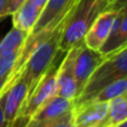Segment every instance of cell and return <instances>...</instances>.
<instances>
[{"label":"cell","instance_id":"9","mask_svg":"<svg viewBox=\"0 0 127 127\" xmlns=\"http://www.w3.org/2000/svg\"><path fill=\"white\" fill-rule=\"evenodd\" d=\"M108 110V101L88 103L72 108L75 127H97Z\"/></svg>","mask_w":127,"mask_h":127},{"label":"cell","instance_id":"13","mask_svg":"<svg viewBox=\"0 0 127 127\" xmlns=\"http://www.w3.org/2000/svg\"><path fill=\"white\" fill-rule=\"evenodd\" d=\"M127 119V92L108 101L106 116L97 127H115Z\"/></svg>","mask_w":127,"mask_h":127},{"label":"cell","instance_id":"23","mask_svg":"<svg viewBox=\"0 0 127 127\" xmlns=\"http://www.w3.org/2000/svg\"><path fill=\"white\" fill-rule=\"evenodd\" d=\"M115 127H127V119L126 121H124V122H122L121 124H118V125L115 126Z\"/></svg>","mask_w":127,"mask_h":127},{"label":"cell","instance_id":"15","mask_svg":"<svg viewBox=\"0 0 127 127\" xmlns=\"http://www.w3.org/2000/svg\"><path fill=\"white\" fill-rule=\"evenodd\" d=\"M27 36H28V32L12 27L10 31L3 37V39L0 41V56L7 55L13 51H20Z\"/></svg>","mask_w":127,"mask_h":127},{"label":"cell","instance_id":"25","mask_svg":"<svg viewBox=\"0 0 127 127\" xmlns=\"http://www.w3.org/2000/svg\"><path fill=\"white\" fill-rule=\"evenodd\" d=\"M124 47H127V44H126V45H125V46H124ZM124 47H123V48H124ZM121 49H122V48H121Z\"/></svg>","mask_w":127,"mask_h":127},{"label":"cell","instance_id":"10","mask_svg":"<svg viewBox=\"0 0 127 127\" xmlns=\"http://www.w3.org/2000/svg\"><path fill=\"white\" fill-rule=\"evenodd\" d=\"M117 11L118 13L109 36L99 49V53H101L104 56L116 53L127 44V11Z\"/></svg>","mask_w":127,"mask_h":127},{"label":"cell","instance_id":"3","mask_svg":"<svg viewBox=\"0 0 127 127\" xmlns=\"http://www.w3.org/2000/svg\"><path fill=\"white\" fill-rule=\"evenodd\" d=\"M127 77V47L106 56L96 68L79 96L74 100V107L81 105L103 87Z\"/></svg>","mask_w":127,"mask_h":127},{"label":"cell","instance_id":"22","mask_svg":"<svg viewBox=\"0 0 127 127\" xmlns=\"http://www.w3.org/2000/svg\"><path fill=\"white\" fill-rule=\"evenodd\" d=\"M6 3L7 0H0V21L6 18L4 16V9H6Z\"/></svg>","mask_w":127,"mask_h":127},{"label":"cell","instance_id":"17","mask_svg":"<svg viewBox=\"0 0 127 127\" xmlns=\"http://www.w3.org/2000/svg\"><path fill=\"white\" fill-rule=\"evenodd\" d=\"M18 56H19V51H13V53L0 56V78L8 80L18 59Z\"/></svg>","mask_w":127,"mask_h":127},{"label":"cell","instance_id":"12","mask_svg":"<svg viewBox=\"0 0 127 127\" xmlns=\"http://www.w3.org/2000/svg\"><path fill=\"white\" fill-rule=\"evenodd\" d=\"M41 13V9L33 6L29 0H26L15 12L11 15L12 27L22 31L30 32Z\"/></svg>","mask_w":127,"mask_h":127},{"label":"cell","instance_id":"7","mask_svg":"<svg viewBox=\"0 0 127 127\" xmlns=\"http://www.w3.org/2000/svg\"><path fill=\"white\" fill-rule=\"evenodd\" d=\"M81 42V41H80ZM80 42L72 46L69 50L66 51V56L59 64L57 71V89L56 95L64 98L75 100L77 97V84L74 74V62Z\"/></svg>","mask_w":127,"mask_h":127},{"label":"cell","instance_id":"11","mask_svg":"<svg viewBox=\"0 0 127 127\" xmlns=\"http://www.w3.org/2000/svg\"><path fill=\"white\" fill-rule=\"evenodd\" d=\"M72 108H74V100L55 95L51 98H49L45 104H42L29 119L41 121V119L56 118V117H59L70 112Z\"/></svg>","mask_w":127,"mask_h":127},{"label":"cell","instance_id":"18","mask_svg":"<svg viewBox=\"0 0 127 127\" xmlns=\"http://www.w3.org/2000/svg\"><path fill=\"white\" fill-rule=\"evenodd\" d=\"M25 1L26 0H7L6 9H4V16H6V18L12 15Z\"/></svg>","mask_w":127,"mask_h":127},{"label":"cell","instance_id":"21","mask_svg":"<svg viewBox=\"0 0 127 127\" xmlns=\"http://www.w3.org/2000/svg\"><path fill=\"white\" fill-rule=\"evenodd\" d=\"M29 1H30L33 6L37 7V8L41 9V11H42V9L45 8V6H46V3H47L48 0H29Z\"/></svg>","mask_w":127,"mask_h":127},{"label":"cell","instance_id":"8","mask_svg":"<svg viewBox=\"0 0 127 127\" xmlns=\"http://www.w3.org/2000/svg\"><path fill=\"white\" fill-rule=\"evenodd\" d=\"M117 13L118 11L115 9L107 8L94 20V22L89 27L83 39L84 44L88 48L99 51L100 47L103 46L107 37L109 36L110 30L114 26L115 19L117 17Z\"/></svg>","mask_w":127,"mask_h":127},{"label":"cell","instance_id":"19","mask_svg":"<svg viewBox=\"0 0 127 127\" xmlns=\"http://www.w3.org/2000/svg\"><path fill=\"white\" fill-rule=\"evenodd\" d=\"M109 8L115 9V10L127 11V0H116L113 4H110Z\"/></svg>","mask_w":127,"mask_h":127},{"label":"cell","instance_id":"16","mask_svg":"<svg viewBox=\"0 0 127 127\" xmlns=\"http://www.w3.org/2000/svg\"><path fill=\"white\" fill-rule=\"evenodd\" d=\"M24 127H75L74 125V113L72 109L56 118L32 121L29 119Z\"/></svg>","mask_w":127,"mask_h":127},{"label":"cell","instance_id":"20","mask_svg":"<svg viewBox=\"0 0 127 127\" xmlns=\"http://www.w3.org/2000/svg\"><path fill=\"white\" fill-rule=\"evenodd\" d=\"M0 127H8L6 119H4V115H3V107H2V101L0 98Z\"/></svg>","mask_w":127,"mask_h":127},{"label":"cell","instance_id":"2","mask_svg":"<svg viewBox=\"0 0 127 127\" xmlns=\"http://www.w3.org/2000/svg\"><path fill=\"white\" fill-rule=\"evenodd\" d=\"M66 20L67 18L60 25H58L49 37H47L31 51L30 56L22 66L20 76L26 81L29 93L33 89L39 79L46 74L49 67L55 63L56 57L59 53V44Z\"/></svg>","mask_w":127,"mask_h":127},{"label":"cell","instance_id":"5","mask_svg":"<svg viewBox=\"0 0 127 127\" xmlns=\"http://www.w3.org/2000/svg\"><path fill=\"white\" fill-rule=\"evenodd\" d=\"M105 58L106 56H104L101 53L88 48L84 44V41L80 42V46L74 62V74L77 84V94H78L77 97L79 96L87 81L89 80L93 72L103 63Z\"/></svg>","mask_w":127,"mask_h":127},{"label":"cell","instance_id":"24","mask_svg":"<svg viewBox=\"0 0 127 127\" xmlns=\"http://www.w3.org/2000/svg\"><path fill=\"white\" fill-rule=\"evenodd\" d=\"M115 1H116V0H108V2H109V6H110V4H113V3H114Z\"/></svg>","mask_w":127,"mask_h":127},{"label":"cell","instance_id":"1","mask_svg":"<svg viewBox=\"0 0 127 127\" xmlns=\"http://www.w3.org/2000/svg\"><path fill=\"white\" fill-rule=\"evenodd\" d=\"M109 8L108 0H76L64 26L59 53H66L83 41L94 20Z\"/></svg>","mask_w":127,"mask_h":127},{"label":"cell","instance_id":"14","mask_svg":"<svg viewBox=\"0 0 127 127\" xmlns=\"http://www.w3.org/2000/svg\"><path fill=\"white\" fill-rule=\"evenodd\" d=\"M127 92V77L125 78L118 79V80L114 81V83L109 84V85L103 87L101 89H99L98 92H96L90 98H88L85 103H83L81 105H85L88 103H99V101H109L113 98L119 96V95L124 94ZM79 105V106H81ZM78 107V106H76Z\"/></svg>","mask_w":127,"mask_h":127},{"label":"cell","instance_id":"6","mask_svg":"<svg viewBox=\"0 0 127 127\" xmlns=\"http://www.w3.org/2000/svg\"><path fill=\"white\" fill-rule=\"evenodd\" d=\"M28 93L29 89L26 81L21 76H19L13 81L12 85H10L0 95L2 107H3L4 119L8 124V127H13L16 124L20 110L28 96Z\"/></svg>","mask_w":127,"mask_h":127},{"label":"cell","instance_id":"4","mask_svg":"<svg viewBox=\"0 0 127 127\" xmlns=\"http://www.w3.org/2000/svg\"><path fill=\"white\" fill-rule=\"evenodd\" d=\"M59 65L54 63L49 67V69L46 71V74L39 79L33 89L28 94L20 110L19 117H18L16 124L13 125L15 127L17 124L21 123L22 121L25 124L27 123L29 118L37 112V109L45 104L49 98L56 95V89H57V71Z\"/></svg>","mask_w":127,"mask_h":127}]
</instances>
